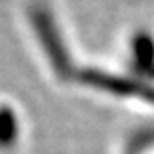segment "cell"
Here are the masks:
<instances>
[{
	"label": "cell",
	"instance_id": "3957f363",
	"mask_svg": "<svg viewBox=\"0 0 154 154\" xmlns=\"http://www.w3.org/2000/svg\"><path fill=\"white\" fill-rule=\"evenodd\" d=\"M130 52L136 69L147 76H154V37L147 30H137L130 39Z\"/></svg>",
	"mask_w": 154,
	"mask_h": 154
},
{
	"label": "cell",
	"instance_id": "6da1fadb",
	"mask_svg": "<svg viewBox=\"0 0 154 154\" xmlns=\"http://www.w3.org/2000/svg\"><path fill=\"white\" fill-rule=\"evenodd\" d=\"M30 23L34 26V32L41 43L43 50L48 56L52 67L58 74H69L72 69L71 56L67 45L63 41L61 30L56 23V17L50 11V8L43 2H35L30 8Z\"/></svg>",
	"mask_w": 154,
	"mask_h": 154
},
{
	"label": "cell",
	"instance_id": "7a4b0ae2",
	"mask_svg": "<svg viewBox=\"0 0 154 154\" xmlns=\"http://www.w3.org/2000/svg\"><path fill=\"white\" fill-rule=\"evenodd\" d=\"M80 78L87 84H91L95 87H102V89L121 93V95H137L143 98L154 100V87L150 84H143L137 80H128L121 78V76H113L97 69H84L80 72Z\"/></svg>",
	"mask_w": 154,
	"mask_h": 154
}]
</instances>
